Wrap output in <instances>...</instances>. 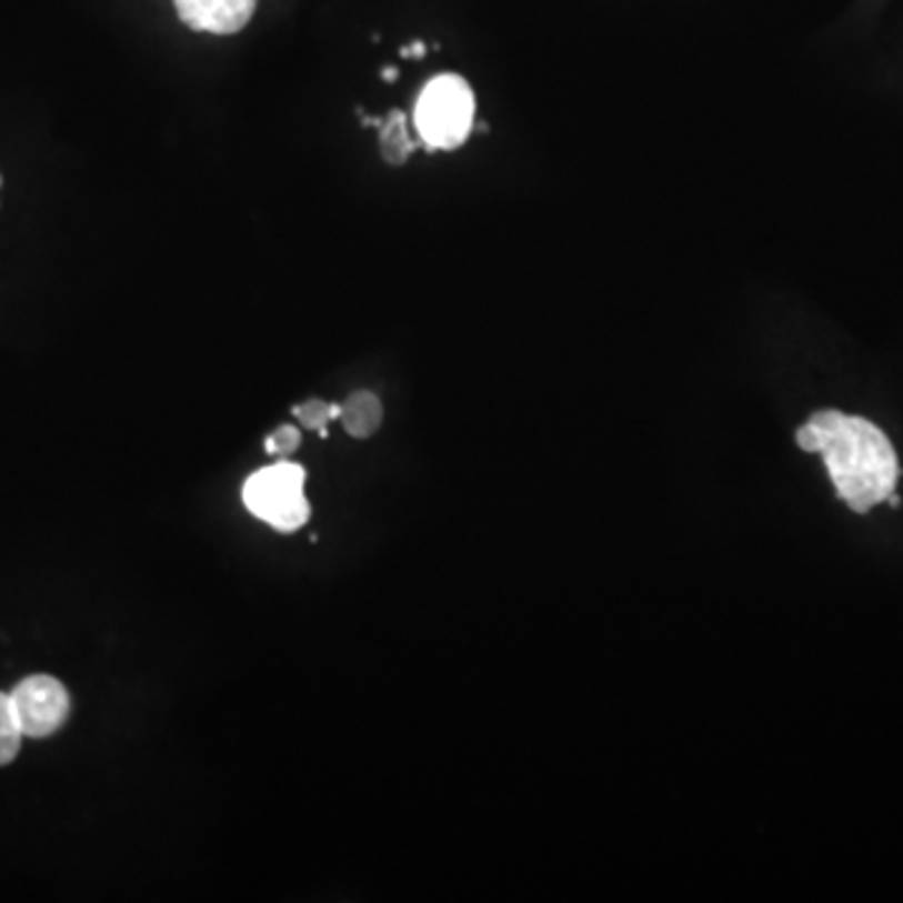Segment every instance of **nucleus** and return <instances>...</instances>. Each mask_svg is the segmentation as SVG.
Instances as JSON below:
<instances>
[{"label": "nucleus", "instance_id": "f257e3e1", "mask_svg": "<svg viewBox=\"0 0 903 903\" xmlns=\"http://www.w3.org/2000/svg\"><path fill=\"white\" fill-rule=\"evenodd\" d=\"M795 442L803 452L821 454L839 498L853 512L866 514L889 500L899 482V458L876 424L836 410L815 412Z\"/></svg>", "mask_w": 903, "mask_h": 903}, {"label": "nucleus", "instance_id": "f03ea898", "mask_svg": "<svg viewBox=\"0 0 903 903\" xmlns=\"http://www.w3.org/2000/svg\"><path fill=\"white\" fill-rule=\"evenodd\" d=\"M414 126L427 151H452L474 129V96L468 81L454 73L437 76L417 99Z\"/></svg>", "mask_w": 903, "mask_h": 903}, {"label": "nucleus", "instance_id": "7ed1b4c3", "mask_svg": "<svg viewBox=\"0 0 903 903\" xmlns=\"http://www.w3.org/2000/svg\"><path fill=\"white\" fill-rule=\"evenodd\" d=\"M304 468L279 462L251 474L244 484V504L254 518L269 522L281 532H294L309 520L304 498Z\"/></svg>", "mask_w": 903, "mask_h": 903}, {"label": "nucleus", "instance_id": "20e7f679", "mask_svg": "<svg viewBox=\"0 0 903 903\" xmlns=\"http://www.w3.org/2000/svg\"><path fill=\"white\" fill-rule=\"evenodd\" d=\"M18 723L26 738H48L61 731L71 715V695L51 675H31L11 693Z\"/></svg>", "mask_w": 903, "mask_h": 903}, {"label": "nucleus", "instance_id": "39448f33", "mask_svg": "<svg viewBox=\"0 0 903 903\" xmlns=\"http://www.w3.org/2000/svg\"><path fill=\"white\" fill-rule=\"evenodd\" d=\"M177 13L193 31L239 33L257 11V0H173Z\"/></svg>", "mask_w": 903, "mask_h": 903}, {"label": "nucleus", "instance_id": "423d86ee", "mask_svg": "<svg viewBox=\"0 0 903 903\" xmlns=\"http://www.w3.org/2000/svg\"><path fill=\"white\" fill-rule=\"evenodd\" d=\"M342 424L349 437H357V440H364V437H372L382 424V402L377 400V394L372 392H354L349 394V400L342 404Z\"/></svg>", "mask_w": 903, "mask_h": 903}, {"label": "nucleus", "instance_id": "0eeeda50", "mask_svg": "<svg viewBox=\"0 0 903 903\" xmlns=\"http://www.w3.org/2000/svg\"><path fill=\"white\" fill-rule=\"evenodd\" d=\"M380 149L382 159L392 167H402L414 151V143L407 131V119L402 111H392L387 119H380Z\"/></svg>", "mask_w": 903, "mask_h": 903}, {"label": "nucleus", "instance_id": "6e6552de", "mask_svg": "<svg viewBox=\"0 0 903 903\" xmlns=\"http://www.w3.org/2000/svg\"><path fill=\"white\" fill-rule=\"evenodd\" d=\"M23 731L18 723L11 693H0V769L16 761L23 743Z\"/></svg>", "mask_w": 903, "mask_h": 903}, {"label": "nucleus", "instance_id": "1a4fd4ad", "mask_svg": "<svg viewBox=\"0 0 903 903\" xmlns=\"http://www.w3.org/2000/svg\"><path fill=\"white\" fill-rule=\"evenodd\" d=\"M342 414V407L329 404L322 400H309L304 404L294 407V417L307 427V430H317L322 437H327V424L337 420Z\"/></svg>", "mask_w": 903, "mask_h": 903}, {"label": "nucleus", "instance_id": "9d476101", "mask_svg": "<svg viewBox=\"0 0 903 903\" xmlns=\"http://www.w3.org/2000/svg\"><path fill=\"white\" fill-rule=\"evenodd\" d=\"M301 434L297 427H279V430L267 440V452L269 454H291L299 447Z\"/></svg>", "mask_w": 903, "mask_h": 903}, {"label": "nucleus", "instance_id": "9b49d317", "mask_svg": "<svg viewBox=\"0 0 903 903\" xmlns=\"http://www.w3.org/2000/svg\"><path fill=\"white\" fill-rule=\"evenodd\" d=\"M424 51H427L424 43H422V41H414V43H412V48H410V56H414V58H422V56H424Z\"/></svg>", "mask_w": 903, "mask_h": 903}, {"label": "nucleus", "instance_id": "f8f14e48", "mask_svg": "<svg viewBox=\"0 0 903 903\" xmlns=\"http://www.w3.org/2000/svg\"><path fill=\"white\" fill-rule=\"evenodd\" d=\"M397 76H400V73H397V68H384V71H382V79H384V81H394Z\"/></svg>", "mask_w": 903, "mask_h": 903}, {"label": "nucleus", "instance_id": "ddd939ff", "mask_svg": "<svg viewBox=\"0 0 903 903\" xmlns=\"http://www.w3.org/2000/svg\"><path fill=\"white\" fill-rule=\"evenodd\" d=\"M0 187H3V177H0Z\"/></svg>", "mask_w": 903, "mask_h": 903}]
</instances>
